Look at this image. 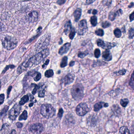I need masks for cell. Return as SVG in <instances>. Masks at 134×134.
<instances>
[{"label": "cell", "mask_w": 134, "mask_h": 134, "mask_svg": "<svg viewBox=\"0 0 134 134\" xmlns=\"http://www.w3.org/2000/svg\"><path fill=\"white\" fill-rule=\"evenodd\" d=\"M49 51L48 49H46L40 52L33 56L26 63H25L26 68L31 67L40 64L44 58L47 57L49 54Z\"/></svg>", "instance_id": "1"}, {"label": "cell", "mask_w": 134, "mask_h": 134, "mask_svg": "<svg viewBox=\"0 0 134 134\" xmlns=\"http://www.w3.org/2000/svg\"><path fill=\"white\" fill-rule=\"evenodd\" d=\"M71 92L72 96L75 100H80L84 96L83 87L81 84H76L73 86Z\"/></svg>", "instance_id": "2"}, {"label": "cell", "mask_w": 134, "mask_h": 134, "mask_svg": "<svg viewBox=\"0 0 134 134\" xmlns=\"http://www.w3.org/2000/svg\"><path fill=\"white\" fill-rule=\"evenodd\" d=\"M55 113V109L50 104H43L41 106V113L46 118L52 117L54 116Z\"/></svg>", "instance_id": "3"}, {"label": "cell", "mask_w": 134, "mask_h": 134, "mask_svg": "<svg viewBox=\"0 0 134 134\" xmlns=\"http://www.w3.org/2000/svg\"><path fill=\"white\" fill-rule=\"evenodd\" d=\"M2 43L5 48L11 50L15 48L18 42L15 38L10 36H7L3 39Z\"/></svg>", "instance_id": "4"}, {"label": "cell", "mask_w": 134, "mask_h": 134, "mask_svg": "<svg viewBox=\"0 0 134 134\" xmlns=\"http://www.w3.org/2000/svg\"><path fill=\"white\" fill-rule=\"evenodd\" d=\"M89 109L86 103H80L76 109V113L79 116H83L88 113Z\"/></svg>", "instance_id": "5"}, {"label": "cell", "mask_w": 134, "mask_h": 134, "mask_svg": "<svg viewBox=\"0 0 134 134\" xmlns=\"http://www.w3.org/2000/svg\"><path fill=\"white\" fill-rule=\"evenodd\" d=\"M21 107L20 106L15 105L10 110L9 113V117L12 120H14L17 118L21 111Z\"/></svg>", "instance_id": "6"}, {"label": "cell", "mask_w": 134, "mask_h": 134, "mask_svg": "<svg viewBox=\"0 0 134 134\" xmlns=\"http://www.w3.org/2000/svg\"><path fill=\"white\" fill-rule=\"evenodd\" d=\"M43 130L44 128L43 125L40 123H36L32 125L29 129L30 131L34 134L41 133Z\"/></svg>", "instance_id": "7"}, {"label": "cell", "mask_w": 134, "mask_h": 134, "mask_svg": "<svg viewBox=\"0 0 134 134\" xmlns=\"http://www.w3.org/2000/svg\"><path fill=\"white\" fill-rule=\"evenodd\" d=\"M78 34L80 35H83L87 30V23L85 20H82L80 21L78 25Z\"/></svg>", "instance_id": "8"}, {"label": "cell", "mask_w": 134, "mask_h": 134, "mask_svg": "<svg viewBox=\"0 0 134 134\" xmlns=\"http://www.w3.org/2000/svg\"><path fill=\"white\" fill-rule=\"evenodd\" d=\"M39 18V15L36 12H29L26 15V19L30 23H34Z\"/></svg>", "instance_id": "9"}, {"label": "cell", "mask_w": 134, "mask_h": 134, "mask_svg": "<svg viewBox=\"0 0 134 134\" xmlns=\"http://www.w3.org/2000/svg\"><path fill=\"white\" fill-rule=\"evenodd\" d=\"M49 38L48 36H44L41 38L37 44V48L38 49L43 48L48 45L49 43Z\"/></svg>", "instance_id": "10"}, {"label": "cell", "mask_w": 134, "mask_h": 134, "mask_svg": "<svg viewBox=\"0 0 134 134\" xmlns=\"http://www.w3.org/2000/svg\"><path fill=\"white\" fill-rule=\"evenodd\" d=\"M75 76L72 73H69L65 76L62 80V82L65 85L70 84L73 82Z\"/></svg>", "instance_id": "11"}, {"label": "cell", "mask_w": 134, "mask_h": 134, "mask_svg": "<svg viewBox=\"0 0 134 134\" xmlns=\"http://www.w3.org/2000/svg\"><path fill=\"white\" fill-rule=\"evenodd\" d=\"M70 43H66L62 46L59 51V54L61 55L64 54L68 52L70 47Z\"/></svg>", "instance_id": "12"}, {"label": "cell", "mask_w": 134, "mask_h": 134, "mask_svg": "<svg viewBox=\"0 0 134 134\" xmlns=\"http://www.w3.org/2000/svg\"><path fill=\"white\" fill-rule=\"evenodd\" d=\"M102 58L103 60L106 62H109L112 60V56L109 49H106L102 54Z\"/></svg>", "instance_id": "13"}, {"label": "cell", "mask_w": 134, "mask_h": 134, "mask_svg": "<svg viewBox=\"0 0 134 134\" xmlns=\"http://www.w3.org/2000/svg\"><path fill=\"white\" fill-rule=\"evenodd\" d=\"M109 104L107 103L103 102H99L95 104L94 107V110L95 111H98L101 109L103 107H108Z\"/></svg>", "instance_id": "14"}, {"label": "cell", "mask_w": 134, "mask_h": 134, "mask_svg": "<svg viewBox=\"0 0 134 134\" xmlns=\"http://www.w3.org/2000/svg\"><path fill=\"white\" fill-rule=\"evenodd\" d=\"M74 18L75 21L77 22L79 21L81 15V10L80 8L77 9L74 12Z\"/></svg>", "instance_id": "15"}, {"label": "cell", "mask_w": 134, "mask_h": 134, "mask_svg": "<svg viewBox=\"0 0 134 134\" xmlns=\"http://www.w3.org/2000/svg\"><path fill=\"white\" fill-rule=\"evenodd\" d=\"M71 29H72V25H71V22L70 21H68L66 22L65 25V30H64L65 33L66 34H67L70 30H71Z\"/></svg>", "instance_id": "16"}, {"label": "cell", "mask_w": 134, "mask_h": 134, "mask_svg": "<svg viewBox=\"0 0 134 134\" xmlns=\"http://www.w3.org/2000/svg\"><path fill=\"white\" fill-rule=\"evenodd\" d=\"M9 125L8 124H4L2 126V128L1 130V133L5 134L9 133Z\"/></svg>", "instance_id": "17"}, {"label": "cell", "mask_w": 134, "mask_h": 134, "mask_svg": "<svg viewBox=\"0 0 134 134\" xmlns=\"http://www.w3.org/2000/svg\"><path fill=\"white\" fill-rule=\"evenodd\" d=\"M8 109H9V106H7L5 107L0 112V119L3 118L6 116V114L8 110Z\"/></svg>", "instance_id": "18"}, {"label": "cell", "mask_w": 134, "mask_h": 134, "mask_svg": "<svg viewBox=\"0 0 134 134\" xmlns=\"http://www.w3.org/2000/svg\"><path fill=\"white\" fill-rule=\"evenodd\" d=\"M120 133L124 134H130V131L126 126H122L120 129Z\"/></svg>", "instance_id": "19"}, {"label": "cell", "mask_w": 134, "mask_h": 134, "mask_svg": "<svg viewBox=\"0 0 134 134\" xmlns=\"http://www.w3.org/2000/svg\"><path fill=\"white\" fill-rule=\"evenodd\" d=\"M67 62H68V58L66 56H64L63 58L62 62L60 64V66L62 68H64L67 66Z\"/></svg>", "instance_id": "20"}, {"label": "cell", "mask_w": 134, "mask_h": 134, "mask_svg": "<svg viewBox=\"0 0 134 134\" xmlns=\"http://www.w3.org/2000/svg\"><path fill=\"white\" fill-rule=\"evenodd\" d=\"M29 101V97L28 95H25L23 96L21 99V101L19 102V105H23L25 104L27 102Z\"/></svg>", "instance_id": "21"}, {"label": "cell", "mask_w": 134, "mask_h": 134, "mask_svg": "<svg viewBox=\"0 0 134 134\" xmlns=\"http://www.w3.org/2000/svg\"><path fill=\"white\" fill-rule=\"evenodd\" d=\"M28 117V113L27 111L26 110L23 111V113L21 114L19 118V120H26L27 119Z\"/></svg>", "instance_id": "22"}, {"label": "cell", "mask_w": 134, "mask_h": 134, "mask_svg": "<svg viewBox=\"0 0 134 134\" xmlns=\"http://www.w3.org/2000/svg\"><path fill=\"white\" fill-rule=\"evenodd\" d=\"M34 75L36 76L34 77V80L35 81H38L41 79V75L40 73L37 72H34L33 74V76H34Z\"/></svg>", "instance_id": "23"}, {"label": "cell", "mask_w": 134, "mask_h": 134, "mask_svg": "<svg viewBox=\"0 0 134 134\" xmlns=\"http://www.w3.org/2000/svg\"><path fill=\"white\" fill-rule=\"evenodd\" d=\"M129 101L127 99H123L120 100V104L123 107H125L128 104Z\"/></svg>", "instance_id": "24"}, {"label": "cell", "mask_w": 134, "mask_h": 134, "mask_svg": "<svg viewBox=\"0 0 134 134\" xmlns=\"http://www.w3.org/2000/svg\"><path fill=\"white\" fill-rule=\"evenodd\" d=\"M91 22L93 26H95L97 24V18L96 16H93L91 18Z\"/></svg>", "instance_id": "25"}, {"label": "cell", "mask_w": 134, "mask_h": 134, "mask_svg": "<svg viewBox=\"0 0 134 134\" xmlns=\"http://www.w3.org/2000/svg\"><path fill=\"white\" fill-rule=\"evenodd\" d=\"M54 75V72L52 70H48L45 72V76L46 77H51Z\"/></svg>", "instance_id": "26"}, {"label": "cell", "mask_w": 134, "mask_h": 134, "mask_svg": "<svg viewBox=\"0 0 134 134\" xmlns=\"http://www.w3.org/2000/svg\"><path fill=\"white\" fill-rule=\"evenodd\" d=\"M114 35H115V37L117 38H119V37H120L121 36V30H120L119 29H115L114 30Z\"/></svg>", "instance_id": "27"}, {"label": "cell", "mask_w": 134, "mask_h": 134, "mask_svg": "<svg viewBox=\"0 0 134 134\" xmlns=\"http://www.w3.org/2000/svg\"><path fill=\"white\" fill-rule=\"evenodd\" d=\"M97 45L98 47H100L104 49L105 47V42L101 40H98L97 41Z\"/></svg>", "instance_id": "28"}, {"label": "cell", "mask_w": 134, "mask_h": 134, "mask_svg": "<svg viewBox=\"0 0 134 134\" xmlns=\"http://www.w3.org/2000/svg\"><path fill=\"white\" fill-rule=\"evenodd\" d=\"M75 34H76V32H75V29H74V28L71 29V32H70V33L69 34V37L70 38V39H71V40H73V39L74 36H75Z\"/></svg>", "instance_id": "29"}, {"label": "cell", "mask_w": 134, "mask_h": 134, "mask_svg": "<svg viewBox=\"0 0 134 134\" xmlns=\"http://www.w3.org/2000/svg\"><path fill=\"white\" fill-rule=\"evenodd\" d=\"M96 34L98 36H102L104 35V31L102 29H99L97 30L95 32Z\"/></svg>", "instance_id": "30"}, {"label": "cell", "mask_w": 134, "mask_h": 134, "mask_svg": "<svg viewBox=\"0 0 134 134\" xmlns=\"http://www.w3.org/2000/svg\"><path fill=\"white\" fill-rule=\"evenodd\" d=\"M45 89L44 88H42L39 91V96L41 98H43L45 96Z\"/></svg>", "instance_id": "31"}, {"label": "cell", "mask_w": 134, "mask_h": 134, "mask_svg": "<svg viewBox=\"0 0 134 134\" xmlns=\"http://www.w3.org/2000/svg\"><path fill=\"white\" fill-rule=\"evenodd\" d=\"M94 54L95 57L97 58H98L100 55V51L99 49L98 48L96 49L95 50Z\"/></svg>", "instance_id": "32"}, {"label": "cell", "mask_w": 134, "mask_h": 134, "mask_svg": "<svg viewBox=\"0 0 134 134\" xmlns=\"http://www.w3.org/2000/svg\"><path fill=\"white\" fill-rule=\"evenodd\" d=\"M110 24L108 21H105L103 22L102 24V26L103 28H107L110 26Z\"/></svg>", "instance_id": "33"}, {"label": "cell", "mask_w": 134, "mask_h": 134, "mask_svg": "<svg viewBox=\"0 0 134 134\" xmlns=\"http://www.w3.org/2000/svg\"><path fill=\"white\" fill-rule=\"evenodd\" d=\"M134 29L131 28L129 31V38L130 39H132L134 37Z\"/></svg>", "instance_id": "34"}, {"label": "cell", "mask_w": 134, "mask_h": 134, "mask_svg": "<svg viewBox=\"0 0 134 134\" xmlns=\"http://www.w3.org/2000/svg\"><path fill=\"white\" fill-rule=\"evenodd\" d=\"M116 13H112L110 14L109 16V18L111 21H113L115 19L116 16Z\"/></svg>", "instance_id": "35"}, {"label": "cell", "mask_w": 134, "mask_h": 134, "mask_svg": "<svg viewBox=\"0 0 134 134\" xmlns=\"http://www.w3.org/2000/svg\"><path fill=\"white\" fill-rule=\"evenodd\" d=\"M126 72V70L125 69H123L120 70L117 72L115 73V74L117 75H123L125 74Z\"/></svg>", "instance_id": "36"}, {"label": "cell", "mask_w": 134, "mask_h": 134, "mask_svg": "<svg viewBox=\"0 0 134 134\" xmlns=\"http://www.w3.org/2000/svg\"><path fill=\"white\" fill-rule=\"evenodd\" d=\"M129 85L133 89V87H134V74H132V75L130 83H129Z\"/></svg>", "instance_id": "37"}, {"label": "cell", "mask_w": 134, "mask_h": 134, "mask_svg": "<svg viewBox=\"0 0 134 134\" xmlns=\"http://www.w3.org/2000/svg\"><path fill=\"white\" fill-rule=\"evenodd\" d=\"M4 94H0V105H1L4 102Z\"/></svg>", "instance_id": "38"}, {"label": "cell", "mask_w": 134, "mask_h": 134, "mask_svg": "<svg viewBox=\"0 0 134 134\" xmlns=\"http://www.w3.org/2000/svg\"><path fill=\"white\" fill-rule=\"evenodd\" d=\"M87 53H85V52H80L79 53L78 55V57L79 58H84L86 55H87Z\"/></svg>", "instance_id": "39"}, {"label": "cell", "mask_w": 134, "mask_h": 134, "mask_svg": "<svg viewBox=\"0 0 134 134\" xmlns=\"http://www.w3.org/2000/svg\"><path fill=\"white\" fill-rule=\"evenodd\" d=\"M63 110L62 109H59V111L58 113V116L60 118H61L62 117L63 114Z\"/></svg>", "instance_id": "40"}, {"label": "cell", "mask_w": 134, "mask_h": 134, "mask_svg": "<svg viewBox=\"0 0 134 134\" xmlns=\"http://www.w3.org/2000/svg\"><path fill=\"white\" fill-rule=\"evenodd\" d=\"M39 86H38V85H35V88H34V89L32 93L33 94H35L37 92V90L39 89Z\"/></svg>", "instance_id": "41"}, {"label": "cell", "mask_w": 134, "mask_h": 134, "mask_svg": "<svg viewBox=\"0 0 134 134\" xmlns=\"http://www.w3.org/2000/svg\"><path fill=\"white\" fill-rule=\"evenodd\" d=\"M5 30V26L4 25L0 22V32L4 31Z\"/></svg>", "instance_id": "42"}, {"label": "cell", "mask_w": 134, "mask_h": 134, "mask_svg": "<svg viewBox=\"0 0 134 134\" xmlns=\"http://www.w3.org/2000/svg\"><path fill=\"white\" fill-rule=\"evenodd\" d=\"M66 0H58L57 3L59 5H62L65 3Z\"/></svg>", "instance_id": "43"}, {"label": "cell", "mask_w": 134, "mask_h": 134, "mask_svg": "<svg viewBox=\"0 0 134 134\" xmlns=\"http://www.w3.org/2000/svg\"><path fill=\"white\" fill-rule=\"evenodd\" d=\"M129 18H130V21L131 22L132 21H133L134 20V12H132V14L130 15V17H129Z\"/></svg>", "instance_id": "44"}, {"label": "cell", "mask_w": 134, "mask_h": 134, "mask_svg": "<svg viewBox=\"0 0 134 134\" xmlns=\"http://www.w3.org/2000/svg\"><path fill=\"white\" fill-rule=\"evenodd\" d=\"M96 0H87L86 1V4H91L94 2Z\"/></svg>", "instance_id": "45"}, {"label": "cell", "mask_w": 134, "mask_h": 134, "mask_svg": "<svg viewBox=\"0 0 134 134\" xmlns=\"http://www.w3.org/2000/svg\"><path fill=\"white\" fill-rule=\"evenodd\" d=\"M49 63V59H48V60H47V61H46V62H45V63L44 64V65H43V68H44V67H46V66H47V65H48V63Z\"/></svg>", "instance_id": "46"}, {"label": "cell", "mask_w": 134, "mask_h": 134, "mask_svg": "<svg viewBox=\"0 0 134 134\" xmlns=\"http://www.w3.org/2000/svg\"><path fill=\"white\" fill-rule=\"evenodd\" d=\"M16 125H17V127H18V128H21L22 127L23 124L21 123H20V122H18V123L16 124Z\"/></svg>", "instance_id": "47"}, {"label": "cell", "mask_w": 134, "mask_h": 134, "mask_svg": "<svg viewBox=\"0 0 134 134\" xmlns=\"http://www.w3.org/2000/svg\"><path fill=\"white\" fill-rule=\"evenodd\" d=\"M12 89V86H10V87H9V88L8 89L7 93L8 96H9V94H10V92L11 91Z\"/></svg>", "instance_id": "48"}, {"label": "cell", "mask_w": 134, "mask_h": 134, "mask_svg": "<svg viewBox=\"0 0 134 134\" xmlns=\"http://www.w3.org/2000/svg\"><path fill=\"white\" fill-rule=\"evenodd\" d=\"M74 63H75V62H73V61H72V62H71L70 63L69 65L70 66H72L74 65Z\"/></svg>", "instance_id": "49"}, {"label": "cell", "mask_w": 134, "mask_h": 134, "mask_svg": "<svg viewBox=\"0 0 134 134\" xmlns=\"http://www.w3.org/2000/svg\"><path fill=\"white\" fill-rule=\"evenodd\" d=\"M97 13V11L96 10H93V12H92V14L94 15L96 14Z\"/></svg>", "instance_id": "50"}, {"label": "cell", "mask_w": 134, "mask_h": 134, "mask_svg": "<svg viewBox=\"0 0 134 134\" xmlns=\"http://www.w3.org/2000/svg\"><path fill=\"white\" fill-rule=\"evenodd\" d=\"M133 6H134V4H133V3H131L130 4V5H129V8H131L132 7H133Z\"/></svg>", "instance_id": "51"}, {"label": "cell", "mask_w": 134, "mask_h": 134, "mask_svg": "<svg viewBox=\"0 0 134 134\" xmlns=\"http://www.w3.org/2000/svg\"><path fill=\"white\" fill-rule=\"evenodd\" d=\"M33 105V103H30V104H29V106L30 107H32V106Z\"/></svg>", "instance_id": "52"}, {"label": "cell", "mask_w": 134, "mask_h": 134, "mask_svg": "<svg viewBox=\"0 0 134 134\" xmlns=\"http://www.w3.org/2000/svg\"><path fill=\"white\" fill-rule=\"evenodd\" d=\"M11 134H14V133H16V131H15V130H13V131H12V132H11Z\"/></svg>", "instance_id": "53"}, {"label": "cell", "mask_w": 134, "mask_h": 134, "mask_svg": "<svg viewBox=\"0 0 134 134\" xmlns=\"http://www.w3.org/2000/svg\"><path fill=\"white\" fill-rule=\"evenodd\" d=\"M21 1H31V0H20Z\"/></svg>", "instance_id": "54"}, {"label": "cell", "mask_w": 134, "mask_h": 134, "mask_svg": "<svg viewBox=\"0 0 134 134\" xmlns=\"http://www.w3.org/2000/svg\"><path fill=\"white\" fill-rule=\"evenodd\" d=\"M1 82L0 81V89H1Z\"/></svg>", "instance_id": "55"}]
</instances>
